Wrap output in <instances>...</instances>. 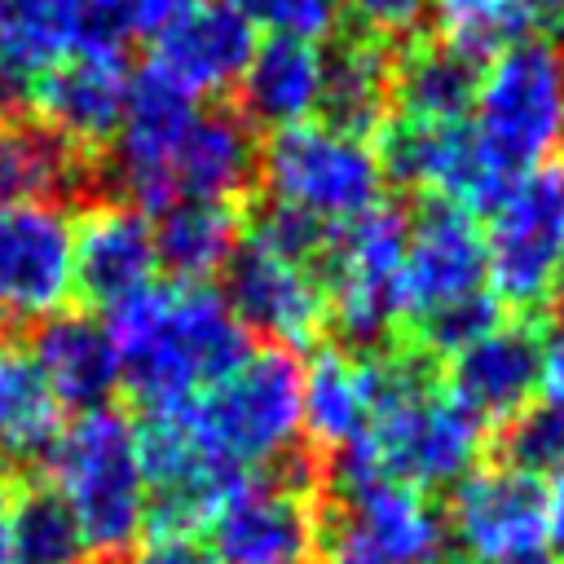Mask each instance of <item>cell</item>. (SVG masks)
Segmentation results:
<instances>
[{"mask_svg": "<svg viewBox=\"0 0 564 564\" xmlns=\"http://www.w3.org/2000/svg\"><path fill=\"white\" fill-rule=\"evenodd\" d=\"M132 75L119 48H79L40 75L31 106H40V123L75 150L110 145L132 97Z\"/></svg>", "mask_w": 564, "mask_h": 564, "instance_id": "obj_17", "label": "cell"}, {"mask_svg": "<svg viewBox=\"0 0 564 564\" xmlns=\"http://www.w3.org/2000/svg\"><path fill=\"white\" fill-rule=\"evenodd\" d=\"M123 564H216V555L194 533H145Z\"/></svg>", "mask_w": 564, "mask_h": 564, "instance_id": "obj_35", "label": "cell"}, {"mask_svg": "<svg viewBox=\"0 0 564 564\" xmlns=\"http://www.w3.org/2000/svg\"><path fill=\"white\" fill-rule=\"evenodd\" d=\"M40 463L48 471V494L70 511L84 551L110 560L141 542L150 494L137 423L123 410L101 405L75 414L57 427Z\"/></svg>", "mask_w": 564, "mask_h": 564, "instance_id": "obj_3", "label": "cell"}, {"mask_svg": "<svg viewBox=\"0 0 564 564\" xmlns=\"http://www.w3.org/2000/svg\"><path fill=\"white\" fill-rule=\"evenodd\" d=\"M260 145L251 123L225 106H198L167 159L172 203H234L256 181Z\"/></svg>", "mask_w": 564, "mask_h": 564, "instance_id": "obj_19", "label": "cell"}, {"mask_svg": "<svg viewBox=\"0 0 564 564\" xmlns=\"http://www.w3.org/2000/svg\"><path fill=\"white\" fill-rule=\"evenodd\" d=\"M256 176L269 189V207L291 212L326 234L383 203L388 181L379 145L326 119L273 132L260 150Z\"/></svg>", "mask_w": 564, "mask_h": 564, "instance_id": "obj_5", "label": "cell"}, {"mask_svg": "<svg viewBox=\"0 0 564 564\" xmlns=\"http://www.w3.org/2000/svg\"><path fill=\"white\" fill-rule=\"evenodd\" d=\"M511 564H555V560L542 551V555H524V560H511Z\"/></svg>", "mask_w": 564, "mask_h": 564, "instance_id": "obj_41", "label": "cell"}, {"mask_svg": "<svg viewBox=\"0 0 564 564\" xmlns=\"http://www.w3.org/2000/svg\"><path fill=\"white\" fill-rule=\"evenodd\" d=\"M300 383L304 361L291 348L269 344L251 348L225 379L189 397L185 410L194 419L198 441L225 471H269L291 463V449L304 436Z\"/></svg>", "mask_w": 564, "mask_h": 564, "instance_id": "obj_4", "label": "cell"}, {"mask_svg": "<svg viewBox=\"0 0 564 564\" xmlns=\"http://www.w3.org/2000/svg\"><path fill=\"white\" fill-rule=\"evenodd\" d=\"M203 533L216 564H304L322 533L308 471L278 467L238 476L212 507Z\"/></svg>", "mask_w": 564, "mask_h": 564, "instance_id": "obj_9", "label": "cell"}, {"mask_svg": "<svg viewBox=\"0 0 564 564\" xmlns=\"http://www.w3.org/2000/svg\"><path fill=\"white\" fill-rule=\"evenodd\" d=\"M498 454H502V467L520 476H533V480L551 476L564 463V410L546 401H529L520 414L502 423Z\"/></svg>", "mask_w": 564, "mask_h": 564, "instance_id": "obj_32", "label": "cell"}, {"mask_svg": "<svg viewBox=\"0 0 564 564\" xmlns=\"http://www.w3.org/2000/svg\"><path fill=\"white\" fill-rule=\"evenodd\" d=\"M194 4L198 0H123V26H128V35H159Z\"/></svg>", "mask_w": 564, "mask_h": 564, "instance_id": "obj_37", "label": "cell"}, {"mask_svg": "<svg viewBox=\"0 0 564 564\" xmlns=\"http://www.w3.org/2000/svg\"><path fill=\"white\" fill-rule=\"evenodd\" d=\"M150 40L154 44L145 70L194 101L234 88L260 44L256 31L220 0H198L189 13H181Z\"/></svg>", "mask_w": 564, "mask_h": 564, "instance_id": "obj_15", "label": "cell"}, {"mask_svg": "<svg viewBox=\"0 0 564 564\" xmlns=\"http://www.w3.org/2000/svg\"><path fill=\"white\" fill-rule=\"evenodd\" d=\"M322 70L326 48L308 40H260L242 79H238V115L260 128H295L322 115Z\"/></svg>", "mask_w": 564, "mask_h": 564, "instance_id": "obj_23", "label": "cell"}, {"mask_svg": "<svg viewBox=\"0 0 564 564\" xmlns=\"http://www.w3.org/2000/svg\"><path fill=\"white\" fill-rule=\"evenodd\" d=\"M555 53H560V62H564V9H560V35H555V44H551Z\"/></svg>", "mask_w": 564, "mask_h": 564, "instance_id": "obj_42", "label": "cell"}, {"mask_svg": "<svg viewBox=\"0 0 564 564\" xmlns=\"http://www.w3.org/2000/svg\"><path fill=\"white\" fill-rule=\"evenodd\" d=\"M9 511H13V494L0 485V564H13V551H9Z\"/></svg>", "mask_w": 564, "mask_h": 564, "instance_id": "obj_39", "label": "cell"}, {"mask_svg": "<svg viewBox=\"0 0 564 564\" xmlns=\"http://www.w3.org/2000/svg\"><path fill=\"white\" fill-rule=\"evenodd\" d=\"M529 4H533V13L538 9H564V0H529Z\"/></svg>", "mask_w": 564, "mask_h": 564, "instance_id": "obj_43", "label": "cell"}, {"mask_svg": "<svg viewBox=\"0 0 564 564\" xmlns=\"http://www.w3.org/2000/svg\"><path fill=\"white\" fill-rule=\"evenodd\" d=\"M154 225L132 203H93L75 220V286L110 308L154 282Z\"/></svg>", "mask_w": 564, "mask_h": 564, "instance_id": "obj_21", "label": "cell"}, {"mask_svg": "<svg viewBox=\"0 0 564 564\" xmlns=\"http://www.w3.org/2000/svg\"><path fill=\"white\" fill-rule=\"evenodd\" d=\"M84 150L40 119H0V207H62V198L84 189Z\"/></svg>", "mask_w": 564, "mask_h": 564, "instance_id": "obj_25", "label": "cell"}, {"mask_svg": "<svg viewBox=\"0 0 564 564\" xmlns=\"http://www.w3.org/2000/svg\"><path fill=\"white\" fill-rule=\"evenodd\" d=\"M379 392V352L326 348L304 366L300 427L313 445L344 454L370 423Z\"/></svg>", "mask_w": 564, "mask_h": 564, "instance_id": "obj_24", "label": "cell"}, {"mask_svg": "<svg viewBox=\"0 0 564 564\" xmlns=\"http://www.w3.org/2000/svg\"><path fill=\"white\" fill-rule=\"evenodd\" d=\"M26 357L57 410L62 405L75 414L101 410L110 401V392L119 388V361H115L101 317L62 308V313L35 322Z\"/></svg>", "mask_w": 564, "mask_h": 564, "instance_id": "obj_22", "label": "cell"}, {"mask_svg": "<svg viewBox=\"0 0 564 564\" xmlns=\"http://www.w3.org/2000/svg\"><path fill=\"white\" fill-rule=\"evenodd\" d=\"M405 212L375 203L357 220L326 238V317L348 344L370 352L401 322V260H405Z\"/></svg>", "mask_w": 564, "mask_h": 564, "instance_id": "obj_8", "label": "cell"}, {"mask_svg": "<svg viewBox=\"0 0 564 564\" xmlns=\"http://www.w3.org/2000/svg\"><path fill=\"white\" fill-rule=\"evenodd\" d=\"M427 18L436 22V40L467 62H489L533 31L529 0H427Z\"/></svg>", "mask_w": 564, "mask_h": 564, "instance_id": "obj_30", "label": "cell"}, {"mask_svg": "<svg viewBox=\"0 0 564 564\" xmlns=\"http://www.w3.org/2000/svg\"><path fill=\"white\" fill-rule=\"evenodd\" d=\"M485 264L494 300L533 308L551 295L564 251V163H542L511 176L485 203Z\"/></svg>", "mask_w": 564, "mask_h": 564, "instance_id": "obj_7", "label": "cell"}, {"mask_svg": "<svg viewBox=\"0 0 564 564\" xmlns=\"http://www.w3.org/2000/svg\"><path fill=\"white\" fill-rule=\"evenodd\" d=\"M93 48L84 0H0V119H18L44 70Z\"/></svg>", "mask_w": 564, "mask_h": 564, "instance_id": "obj_18", "label": "cell"}, {"mask_svg": "<svg viewBox=\"0 0 564 564\" xmlns=\"http://www.w3.org/2000/svg\"><path fill=\"white\" fill-rule=\"evenodd\" d=\"M344 9L361 26V40H375V44L410 40L427 18V0H344Z\"/></svg>", "mask_w": 564, "mask_h": 564, "instance_id": "obj_34", "label": "cell"}, {"mask_svg": "<svg viewBox=\"0 0 564 564\" xmlns=\"http://www.w3.org/2000/svg\"><path fill=\"white\" fill-rule=\"evenodd\" d=\"M551 295L564 304V251H560V264H555V278H551Z\"/></svg>", "mask_w": 564, "mask_h": 564, "instance_id": "obj_40", "label": "cell"}, {"mask_svg": "<svg viewBox=\"0 0 564 564\" xmlns=\"http://www.w3.org/2000/svg\"><path fill=\"white\" fill-rule=\"evenodd\" d=\"M489 427L432 379L414 352L379 357V392L366 432L335 454V489L397 480L410 489H454L476 471Z\"/></svg>", "mask_w": 564, "mask_h": 564, "instance_id": "obj_1", "label": "cell"}, {"mask_svg": "<svg viewBox=\"0 0 564 564\" xmlns=\"http://www.w3.org/2000/svg\"><path fill=\"white\" fill-rule=\"evenodd\" d=\"M9 551L13 564H79L84 542L70 511L48 489H26L9 511Z\"/></svg>", "mask_w": 564, "mask_h": 564, "instance_id": "obj_31", "label": "cell"}, {"mask_svg": "<svg viewBox=\"0 0 564 564\" xmlns=\"http://www.w3.org/2000/svg\"><path fill=\"white\" fill-rule=\"evenodd\" d=\"M75 291V220L62 207H0V322H44Z\"/></svg>", "mask_w": 564, "mask_h": 564, "instance_id": "obj_14", "label": "cell"}, {"mask_svg": "<svg viewBox=\"0 0 564 564\" xmlns=\"http://www.w3.org/2000/svg\"><path fill=\"white\" fill-rule=\"evenodd\" d=\"M101 326L119 361V383H128L145 410L207 392L251 352L247 330L212 286L150 282L110 304Z\"/></svg>", "mask_w": 564, "mask_h": 564, "instance_id": "obj_2", "label": "cell"}, {"mask_svg": "<svg viewBox=\"0 0 564 564\" xmlns=\"http://www.w3.org/2000/svg\"><path fill=\"white\" fill-rule=\"evenodd\" d=\"M471 137L498 181L533 172L564 145V62L542 40H520L489 57L476 79Z\"/></svg>", "mask_w": 564, "mask_h": 564, "instance_id": "obj_6", "label": "cell"}, {"mask_svg": "<svg viewBox=\"0 0 564 564\" xmlns=\"http://www.w3.org/2000/svg\"><path fill=\"white\" fill-rule=\"evenodd\" d=\"M542 502H546V538L564 546V463L546 476V485H542Z\"/></svg>", "mask_w": 564, "mask_h": 564, "instance_id": "obj_38", "label": "cell"}, {"mask_svg": "<svg viewBox=\"0 0 564 564\" xmlns=\"http://www.w3.org/2000/svg\"><path fill=\"white\" fill-rule=\"evenodd\" d=\"M154 225V260L181 286H207L229 269L242 242V216L234 203H172Z\"/></svg>", "mask_w": 564, "mask_h": 564, "instance_id": "obj_26", "label": "cell"}, {"mask_svg": "<svg viewBox=\"0 0 564 564\" xmlns=\"http://www.w3.org/2000/svg\"><path fill=\"white\" fill-rule=\"evenodd\" d=\"M57 427V405L44 392L26 348L0 339V463L44 458Z\"/></svg>", "mask_w": 564, "mask_h": 564, "instance_id": "obj_29", "label": "cell"}, {"mask_svg": "<svg viewBox=\"0 0 564 564\" xmlns=\"http://www.w3.org/2000/svg\"><path fill=\"white\" fill-rule=\"evenodd\" d=\"M489 291L485 238L467 207L427 203L405 220V260H401V317L419 330L423 322L476 304Z\"/></svg>", "mask_w": 564, "mask_h": 564, "instance_id": "obj_11", "label": "cell"}, {"mask_svg": "<svg viewBox=\"0 0 564 564\" xmlns=\"http://www.w3.org/2000/svg\"><path fill=\"white\" fill-rule=\"evenodd\" d=\"M335 494L339 507L317 533L326 564H449L445 511L423 489L366 480Z\"/></svg>", "mask_w": 564, "mask_h": 564, "instance_id": "obj_10", "label": "cell"}, {"mask_svg": "<svg viewBox=\"0 0 564 564\" xmlns=\"http://www.w3.org/2000/svg\"><path fill=\"white\" fill-rule=\"evenodd\" d=\"M538 392L546 405L564 410V317L538 335Z\"/></svg>", "mask_w": 564, "mask_h": 564, "instance_id": "obj_36", "label": "cell"}, {"mask_svg": "<svg viewBox=\"0 0 564 564\" xmlns=\"http://www.w3.org/2000/svg\"><path fill=\"white\" fill-rule=\"evenodd\" d=\"M392 110V62L375 40H344L326 53L322 70V119L370 137Z\"/></svg>", "mask_w": 564, "mask_h": 564, "instance_id": "obj_28", "label": "cell"}, {"mask_svg": "<svg viewBox=\"0 0 564 564\" xmlns=\"http://www.w3.org/2000/svg\"><path fill=\"white\" fill-rule=\"evenodd\" d=\"M225 304L238 326L273 339L278 348L304 344L326 322V286L317 260L273 242L269 234H242L225 269Z\"/></svg>", "mask_w": 564, "mask_h": 564, "instance_id": "obj_12", "label": "cell"}, {"mask_svg": "<svg viewBox=\"0 0 564 564\" xmlns=\"http://www.w3.org/2000/svg\"><path fill=\"white\" fill-rule=\"evenodd\" d=\"M445 388L485 427L507 423L538 392V330L520 317H498L480 339L449 357Z\"/></svg>", "mask_w": 564, "mask_h": 564, "instance_id": "obj_20", "label": "cell"}, {"mask_svg": "<svg viewBox=\"0 0 564 564\" xmlns=\"http://www.w3.org/2000/svg\"><path fill=\"white\" fill-rule=\"evenodd\" d=\"M476 79V62L445 48L441 40L410 44L401 62H392V106L410 123H467Z\"/></svg>", "mask_w": 564, "mask_h": 564, "instance_id": "obj_27", "label": "cell"}, {"mask_svg": "<svg viewBox=\"0 0 564 564\" xmlns=\"http://www.w3.org/2000/svg\"><path fill=\"white\" fill-rule=\"evenodd\" d=\"M379 163L388 181L432 194L436 203L485 207L507 181L485 163L467 123H410L397 119L383 132Z\"/></svg>", "mask_w": 564, "mask_h": 564, "instance_id": "obj_16", "label": "cell"}, {"mask_svg": "<svg viewBox=\"0 0 564 564\" xmlns=\"http://www.w3.org/2000/svg\"><path fill=\"white\" fill-rule=\"evenodd\" d=\"M220 4H229L251 31H264V40L322 44L344 18V0H220Z\"/></svg>", "mask_w": 564, "mask_h": 564, "instance_id": "obj_33", "label": "cell"}, {"mask_svg": "<svg viewBox=\"0 0 564 564\" xmlns=\"http://www.w3.org/2000/svg\"><path fill=\"white\" fill-rule=\"evenodd\" d=\"M449 551L467 564H511L546 551V502L542 480L520 476L502 463L476 467L449 489L445 507Z\"/></svg>", "mask_w": 564, "mask_h": 564, "instance_id": "obj_13", "label": "cell"}]
</instances>
